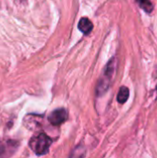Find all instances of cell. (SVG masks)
Returning <instances> with one entry per match:
<instances>
[{
  "label": "cell",
  "mask_w": 157,
  "mask_h": 158,
  "mask_svg": "<svg viewBox=\"0 0 157 158\" xmlns=\"http://www.w3.org/2000/svg\"><path fill=\"white\" fill-rule=\"evenodd\" d=\"M116 66H117L116 57H113L112 59H110V61L105 66L103 75L101 76V79L98 82V85L96 88V92L98 94H103L109 88L111 81L114 76V73L116 71Z\"/></svg>",
  "instance_id": "6da1fadb"
},
{
  "label": "cell",
  "mask_w": 157,
  "mask_h": 158,
  "mask_svg": "<svg viewBox=\"0 0 157 158\" xmlns=\"http://www.w3.org/2000/svg\"><path fill=\"white\" fill-rule=\"evenodd\" d=\"M140 7H142L145 12L151 13L154 9V4L151 0H136Z\"/></svg>",
  "instance_id": "8992f818"
},
{
  "label": "cell",
  "mask_w": 157,
  "mask_h": 158,
  "mask_svg": "<svg viewBox=\"0 0 157 158\" xmlns=\"http://www.w3.org/2000/svg\"><path fill=\"white\" fill-rule=\"evenodd\" d=\"M68 118V113L64 108H58L51 112L48 116V121L54 126H59Z\"/></svg>",
  "instance_id": "3957f363"
},
{
  "label": "cell",
  "mask_w": 157,
  "mask_h": 158,
  "mask_svg": "<svg viewBox=\"0 0 157 158\" xmlns=\"http://www.w3.org/2000/svg\"><path fill=\"white\" fill-rule=\"evenodd\" d=\"M130 96V90L126 86H121L118 94V101L119 104H124L127 102Z\"/></svg>",
  "instance_id": "5b68a950"
},
{
  "label": "cell",
  "mask_w": 157,
  "mask_h": 158,
  "mask_svg": "<svg viewBox=\"0 0 157 158\" xmlns=\"http://www.w3.org/2000/svg\"><path fill=\"white\" fill-rule=\"evenodd\" d=\"M78 28L79 30L84 33V34H89L93 29V22L87 19V18H81L79 21V24H78Z\"/></svg>",
  "instance_id": "277c9868"
},
{
  "label": "cell",
  "mask_w": 157,
  "mask_h": 158,
  "mask_svg": "<svg viewBox=\"0 0 157 158\" xmlns=\"http://www.w3.org/2000/svg\"><path fill=\"white\" fill-rule=\"evenodd\" d=\"M51 144H52V139L43 132L36 136H33L29 143L31 149L37 156H43L47 154Z\"/></svg>",
  "instance_id": "7a4b0ae2"
}]
</instances>
